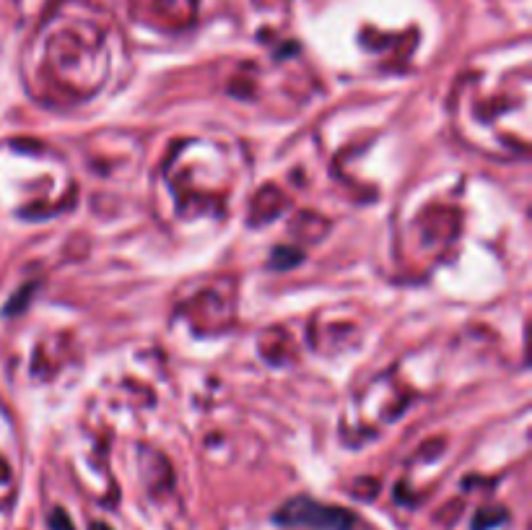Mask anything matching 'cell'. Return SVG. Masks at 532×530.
Returning <instances> with one entry per match:
<instances>
[{"mask_svg":"<svg viewBox=\"0 0 532 530\" xmlns=\"http://www.w3.org/2000/svg\"><path fill=\"white\" fill-rule=\"evenodd\" d=\"M276 520L286 525H307V528L317 530H351L356 523L353 512L330 505H317L312 499H294L278 512Z\"/></svg>","mask_w":532,"mask_h":530,"instance_id":"obj_1","label":"cell"},{"mask_svg":"<svg viewBox=\"0 0 532 530\" xmlns=\"http://www.w3.org/2000/svg\"><path fill=\"white\" fill-rule=\"evenodd\" d=\"M91 530H109V528H107V525H102V523H97V525H94V528H91Z\"/></svg>","mask_w":532,"mask_h":530,"instance_id":"obj_2","label":"cell"}]
</instances>
